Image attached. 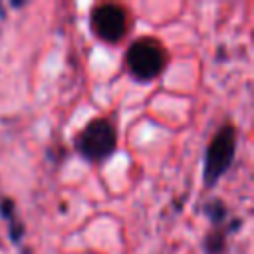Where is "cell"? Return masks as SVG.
<instances>
[{
  "instance_id": "obj_2",
  "label": "cell",
  "mask_w": 254,
  "mask_h": 254,
  "mask_svg": "<svg viewBox=\"0 0 254 254\" xmlns=\"http://www.w3.org/2000/svg\"><path fill=\"white\" fill-rule=\"evenodd\" d=\"M234 155H236V131L230 123H226L216 131L204 153L202 179L206 187H214L224 177V173L230 169L234 161Z\"/></svg>"
},
{
  "instance_id": "obj_1",
  "label": "cell",
  "mask_w": 254,
  "mask_h": 254,
  "mask_svg": "<svg viewBox=\"0 0 254 254\" xmlns=\"http://www.w3.org/2000/svg\"><path fill=\"white\" fill-rule=\"evenodd\" d=\"M115 147H117V131L103 117L91 119L75 137L77 153L89 163H103L115 153Z\"/></svg>"
},
{
  "instance_id": "obj_3",
  "label": "cell",
  "mask_w": 254,
  "mask_h": 254,
  "mask_svg": "<svg viewBox=\"0 0 254 254\" xmlns=\"http://www.w3.org/2000/svg\"><path fill=\"white\" fill-rule=\"evenodd\" d=\"M167 56L159 42L151 38H141L133 42L125 54V64L129 73L139 81L155 79L165 67Z\"/></svg>"
},
{
  "instance_id": "obj_4",
  "label": "cell",
  "mask_w": 254,
  "mask_h": 254,
  "mask_svg": "<svg viewBox=\"0 0 254 254\" xmlns=\"http://www.w3.org/2000/svg\"><path fill=\"white\" fill-rule=\"evenodd\" d=\"M89 26L99 40L117 44L127 32V12L117 4L95 6L89 16Z\"/></svg>"
}]
</instances>
